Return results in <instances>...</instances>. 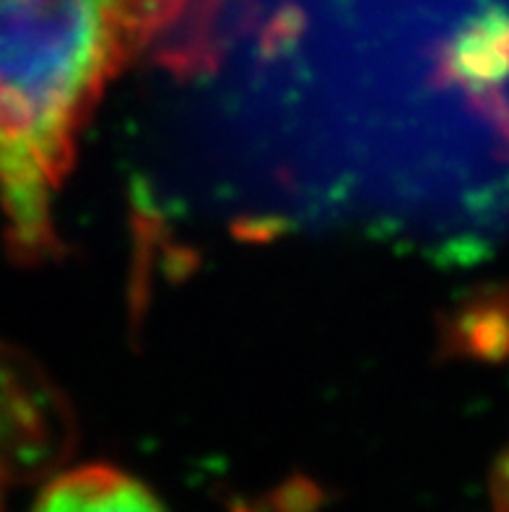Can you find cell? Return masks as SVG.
I'll use <instances>...</instances> for the list:
<instances>
[{
  "label": "cell",
  "mask_w": 509,
  "mask_h": 512,
  "mask_svg": "<svg viewBox=\"0 0 509 512\" xmlns=\"http://www.w3.org/2000/svg\"><path fill=\"white\" fill-rule=\"evenodd\" d=\"M32 512H167L136 476L107 463L63 471L34 500Z\"/></svg>",
  "instance_id": "cell-2"
},
{
  "label": "cell",
  "mask_w": 509,
  "mask_h": 512,
  "mask_svg": "<svg viewBox=\"0 0 509 512\" xmlns=\"http://www.w3.org/2000/svg\"><path fill=\"white\" fill-rule=\"evenodd\" d=\"M193 0H0V214L13 258L60 250L55 195L104 89Z\"/></svg>",
  "instance_id": "cell-1"
}]
</instances>
